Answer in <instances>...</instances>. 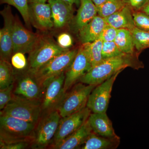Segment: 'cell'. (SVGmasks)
I'll return each instance as SVG.
<instances>
[{
	"instance_id": "6da1fadb",
	"label": "cell",
	"mask_w": 149,
	"mask_h": 149,
	"mask_svg": "<svg viewBox=\"0 0 149 149\" xmlns=\"http://www.w3.org/2000/svg\"><path fill=\"white\" fill-rule=\"evenodd\" d=\"M127 67L139 69L143 68L144 65L139 60L138 55L125 54L105 59L92 67L80 79L79 82L86 85H97Z\"/></svg>"
},
{
	"instance_id": "7a4b0ae2",
	"label": "cell",
	"mask_w": 149,
	"mask_h": 149,
	"mask_svg": "<svg viewBox=\"0 0 149 149\" xmlns=\"http://www.w3.org/2000/svg\"><path fill=\"white\" fill-rule=\"evenodd\" d=\"M37 123L0 115V143H31Z\"/></svg>"
},
{
	"instance_id": "3957f363",
	"label": "cell",
	"mask_w": 149,
	"mask_h": 149,
	"mask_svg": "<svg viewBox=\"0 0 149 149\" xmlns=\"http://www.w3.org/2000/svg\"><path fill=\"white\" fill-rule=\"evenodd\" d=\"M13 95L28 100L41 103L45 87L35 73L25 69L15 70Z\"/></svg>"
},
{
	"instance_id": "277c9868",
	"label": "cell",
	"mask_w": 149,
	"mask_h": 149,
	"mask_svg": "<svg viewBox=\"0 0 149 149\" xmlns=\"http://www.w3.org/2000/svg\"><path fill=\"white\" fill-rule=\"evenodd\" d=\"M68 49L61 47L52 37L41 35L35 48L29 54L26 69L35 72L52 59Z\"/></svg>"
},
{
	"instance_id": "5b68a950",
	"label": "cell",
	"mask_w": 149,
	"mask_h": 149,
	"mask_svg": "<svg viewBox=\"0 0 149 149\" xmlns=\"http://www.w3.org/2000/svg\"><path fill=\"white\" fill-rule=\"evenodd\" d=\"M61 118L57 110L43 115L37 123L30 148L44 149L49 148L55 136Z\"/></svg>"
},
{
	"instance_id": "8992f818",
	"label": "cell",
	"mask_w": 149,
	"mask_h": 149,
	"mask_svg": "<svg viewBox=\"0 0 149 149\" xmlns=\"http://www.w3.org/2000/svg\"><path fill=\"white\" fill-rule=\"evenodd\" d=\"M96 86L79 82L67 92L57 109L61 117H65L86 107L89 96Z\"/></svg>"
},
{
	"instance_id": "52a82bcc",
	"label": "cell",
	"mask_w": 149,
	"mask_h": 149,
	"mask_svg": "<svg viewBox=\"0 0 149 149\" xmlns=\"http://www.w3.org/2000/svg\"><path fill=\"white\" fill-rule=\"evenodd\" d=\"M0 115L37 123L42 116V111L41 103L31 101L13 95L11 100L1 110Z\"/></svg>"
},
{
	"instance_id": "ba28073f",
	"label": "cell",
	"mask_w": 149,
	"mask_h": 149,
	"mask_svg": "<svg viewBox=\"0 0 149 149\" xmlns=\"http://www.w3.org/2000/svg\"><path fill=\"white\" fill-rule=\"evenodd\" d=\"M78 50V48L68 49L52 59L33 73L44 85L47 80L65 72L72 64Z\"/></svg>"
},
{
	"instance_id": "9c48e42d",
	"label": "cell",
	"mask_w": 149,
	"mask_h": 149,
	"mask_svg": "<svg viewBox=\"0 0 149 149\" xmlns=\"http://www.w3.org/2000/svg\"><path fill=\"white\" fill-rule=\"evenodd\" d=\"M65 78V72H63L44 83L45 89L41 101L42 116L57 109L66 93L64 90Z\"/></svg>"
},
{
	"instance_id": "30bf717a",
	"label": "cell",
	"mask_w": 149,
	"mask_h": 149,
	"mask_svg": "<svg viewBox=\"0 0 149 149\" xmlns=\"http://www.w3.org/2000/svg\"><path fill=\"white\" fill-rule=\"evenodd\" d=\"M90 58L85 44L78 47V50L69 68L65 72L64 90L66 93L92 68Z\"/></svg>"
},
{
	"instance_id": "8fae6325",
	"label": "cell",
	"mask_w": 149,
	"mask_h": 149,
	"mask_svg": "<svg viewBox=\"0 0 149 149\" xmlns=\"http://www.w3.org/2000/svg\"><path fill=\"white\" fill-rule=\"evenodd\" d=\"M120 71L104 82L97 85L88 98L87 107L92 113H106L109 104L113 86Z\"/></svg>"
},
{
	"instance_id": "7c38bea8",
	"label": "cell",
	"mask_w": 149,
	"mask_h": 149,
	"mask_svg": "<svg viewBox=\"0 0 149 149\" xmlns=\"http://www.w3.org/2000/svg\"><path fill=\"white\" fill-rule=\"evenodd\" d=\"M87 107L72 114L61 117L55 136L50 148L62 142L80 128L88 119L91 113Z\"/></svg>"
},
{
	"instance_id": "4fadbf2b",
	"label": "cell",
	"mask_w": 149,
	"mask_h": 149,
	"mask_svg": "<svg viewBox=\"0 0 149 149\" xmlns=\"http://www.w3.org/2000/svg\"><path fill=\"white\" fill-rule=\"evenodd\" d=\"M41 35L24 27L18 17H15L12 36L13 54L18 52L24 54L30 53L37 45Z\"/></svg>"
},
{
	"instance_id": "5bb4252c",
	"label": "cell",
	"mask_w": 149,
	"mask_h": 149,
	"mask_svg": "<svg viewBox=\"0 0 149 149\" xmlns=\"http://www.w3.org/2000/svg\"><path fill=\"white\" fill-rule=\"evenodd\" d=\"M4 19L3 27L0 30V56L1 60L10 62L13 54L12 36L14 17L10 6L7 5L1 11Z\"/></svg>"
},
{
	"instance_id": "9a60e30c",
	"label": "cell",
	"mask_w": 149,
	"mask_h": 149,
	"mask_svg": "<svg viewBox=\"0 0 149 149\" xmlns=\"http://www.w3.org/2000/svg\"><path fill=\"white\" fill-rule=\"evenodd\" d=\"M28 12L30 23L36 29L46 32L54 27L52 10L49 3H29Z\"/></svg>"
},
{
	"instance_id": "2e32d148",
	"label": "cell",
	"mask_w": 149,
	"mask_h": 149,
	"mask_svg": "<svg viewBox=\"0 0 149 149\" xmlns=\"http://www.w3.org/2000/svg\"><path fill=\"white\" fill-rule=\"evenodd\" d=\"M54 28L61 29L70 24L73 18V5L61 0H48Z\"/></svg>"
},
{
	"instance_id": "e0dca14e",
	"label": "cell",
	"mask_w": 149,
	"mask_h": 149,
	"mask_svg": "<svg viewBox=\"0 0 149 149\" xmlns=\"http://www.w3.org/2000/svg\"><path fill=\"white\" fill-rule=\"evenodd\" d=\"M88 120L93 132L99 136L109 139L120 138L116 134L111 121L106 112H91Z\"/></svg>"
},
{
	"instance_id": "ac0fdd59",
	"label": "cell",
	"mask_w": 149,
	"mask_h": 149,
	"mask_svg": "<svg viewBox=\"0 0 149 149\" xmlns=\"http://www.w3.org/2000/svg\"><path fill=\"white\" fill-rule=\"evenodd\" d=\"M77 14L71 21V27L78 32L98 15L97 8L92 0H80Z\"/></svg>"
},
{
	"instance_id": "d6986e66",
	"label": "cell",
	"mask_w": 149,
	"mask_h": 149,
	"mask_svg": "<svg viewBox=\"0 0 149 149\" xmlns=\"http://www.w3.org/2000/svg\"><path fill=\"white\" fill-rule=\"evenodd\" d=\"M93 132L88 119L80 128L52 149H75L80 147Z\"/></svg>"
},
{
	"instance_id": "ffe728a7",
	"label": "cell",
	"mask_w": 149,
	"mask_h": 149,
	"mask_svg": "<svg viewBox=\"0 0 149 149\" xmlns=\"http://www.w3.org/2000/svg\"><path fill=\"white\" fill-rule=\"evenodd\" d=\"M107 24L105 18L97 15L78 32L80 42L91 43L98 39Z\"/></svg>"
},
{
	"instance_id": "44dd1931",
	"label": "cell",
	"mask_w": 149,
	"mask_h": 149,
	"mask_svg": "<svg viewBox=\"0 0 149 149\" xmlns=\"http://www.w3.org/2000/svg\"><path fill=\"white\" fill-rule=\"evenodd\" d=\"M133 12L131 9L125 6L105 19L107 24L116 29L131 30L136 27L133 18Z\"/></svg>"
},
{
	"instance_id": "7402d4cb",
	"label": "cell",
	"mask_w": 149,
	"mask_h": 149,
	"mask_svg": "<svg viewBox=\"0 0 149 149\" xmlns=\"http://www.w3.org/2000/svg\"><path fill=\"white\" fill-rule=\"evenodd\" d=\"M120 143V138H105L99 136L93 131L80 149H114L117 148Z\"/></svg>"
},
{
	"instance_id": "603a6c76",
	"label": "cell",
	"mask_w": 149,
	"mask_h": 149,
	"mask_svg": "<svg viewBox=\"0 0 149 149\" xmlns=\"http://www.w3.org/2000/svg\"><path fill=\"white\" fill-rule=\"evenodd\" d=\"M114 42L123 53L126 54H135L134 40L130 30L125 29H118Z\"/></svg>"
},
{
	"instance_id": "cb8c5ba5",
	"label": "cell",
	"mask_w": 149,
	"mask_h": 149,
	"mask_svg": "<svg viewBox=\"0 0 149 149\" xmlns=\"http://www.w3.org/2000/svg\"><path fill=\"white\" fill-rule=\"evenodd\" d=\"M15 74L10 62L0 61V90L4 89L14 83Z\"/></svg>"
},
{
	"instance_id": "d4e9b609",
	"label": "cell",
	"mask_w": 149,
	"mask_h": 149,
	"mask_svg": "<svg viewBox=\"0 0 149 149\" xmlns=\"http://www.w3.org/2000/svg\"><path fill=\"white\" fill-rule=\"evenodd\" d=\"M103 44V41L100 38L92 42L85 44L92 67L104 60L102 55Z\"/></svg>"
},
{
	"instance_id": "484cf974",
	"label": "cell",
	"mask_w": 149,
	"mask_h": 149,
	"mask_svg": "<svg viewBox=\"0 0 149 149\" xmlns=\"http://www.w3.org/2000/svg\"><path fill=\"white\" fill-rule=\"evenodd\" d=\"M125 6L123 0H106L97 7L98 15L107 18Z\"/></svg>"
},
{
	"instance_id": "4316f807",
	"label": "cell",
	"mask_w": 149,
	"mask_h": 149,
	"mask_svg": "<svg viewBox=\"0 0 149 149\" xmlns=\"http://www.w3.org/2000/svg\"><path fill=\"white\" fill-rule=\"evenodd\" d=\"M130 31L134 40L135 49L138 52L149 48V32L141 30L136 27Z\"/></svg>"
},
{
	"instance_id": "83f0119b",
	"label": "cell",
	"mask_w": 149,
	"mask_h": 149,
	"mask_svg": "<svg viewBox=\"0 0 149 149\" xmlns=\"http://www.w3.org/2000/svg\"><path fill=\"white\" fill-rule=\"evenodd\" d=\"M1 4H6L14 7L20 13L25 24L30 29L31 23L28 12V0H0Z\"/></svg>"
},
{
	"instance_id": "f1b7e54d",
	"label": "cell",
	"mask_w": 149,
	"mask_h": 149,
	"mask_svg": "<svg viewBox=\"0 0 149 149\" xmlns=\"http://www.w3.org/2000/svg\"><path fill=\"white\" fill-rule=\"evenodd\" d=\"M119 49L114 41L103 42L102 55L104 59L125 55Z\"/></svg>"
},
{
	"instance_id": "f546056e",
	"label": "cell",
	"mask_w": 149,
	"mask_h": 149,
	"mask_svg": "<svg viewBox=\"0 0 149 149\" xmlns=\"http://www.w3.org/2000/svg\"><path fill=\"white\" fill-rule=\"evenodd\" d=\"M135 26L139 29L149 32V15L142 11H133Z\"/></svg>"
},
{
	"instance_id": "4dcf8cb0",
	"label": "cell",
	"mask_w": 149,
	"mask_h": 149,
	"mask_svg": "<svg viewBox=\"0 0 149 149\" xmlns=\"http://www.w3.org/2000/svg\"><path fill=\"white\" fill-rule=\"evenodd\" d=\"M24 54L22 53L18 52L13 54L12 56L11 63L15 70H21L27 68L28 61Z\"/></svg>"
},
{
	"instance_id": "1f68e13d",
	"label": "cell",
	"mask_w": 149,
	"mask_h": 149,
	"mask_svg": "<svg viewBox=\"0 0 149 149\" xmlns=\"http://www.w3.org/2000/svg\"><path fill=\"white\" fill-rule=\"evenodd\" d=\"M14 83L4 89L0 90V109L5 107L11 100L13 96Z\"/></svg>"
},
{
	"instance_id": "d6a6232c",
	"label": "cell",
	"mask_w": 149,
	"mask_h": 149,
	"mask_svg": "<svg viewBox=\"0 0 149 149\" xmlns=\"http://www.w3.org/2000/svg\"><path fill=\"white\" fill-rule=\"evenodd\" d=\"M118 29L107 24L104 27L99 38L103 42L114 41L117 35Z\"/></svg>"
},
{
	"instance_id": "836d02e7",
	"label": "cell",
	"mask_w": 149,
	"mask_h": 149,
	"mask_svg": "<svg viewBox=\"0 0 149 149\" xmlns=\"http://www.w3.org/2000/svg\"><path fill=\"white\" fill-rule=\"evenodd\" d=\"M57 42L59 45L65 49H69L72 45L73 40L71 35L68 33H62L58 36Z\"/></svg>"
},
{
	"instance_id": "e575fe53",
	"label": "cell",
	"mask_w": 149,
	"mask_h": 149,
	"mask_svg": "<svg viewBox=\"0 0 149 149\" xmlns=\"http://www.w3.org/2000/svg\"><path fill=\"white\" fill-rule=\"evenodd\" d=\"M149 0H123L125 6L133 11H141Z\"/></svg>"
},
{
	"instance_id": "d590c367",
	"label": "cell",
	"mask_w": 149,
	"mask_h": 149,
	"mask_svg": "<svg viewBox=\"0 0 149 149\" xmlns=\"http://www.w3.org/2000/svg\"><path fill=\"white\" fill-rule=\"evenodd\" d=\"M31 143L29 142H19L12 143H0L1 149H23L30 148Z\"/></svg>"
},
{
	"instance_id": "8d00e7d4",
	"label": "cell",
	"mask_w": 149,
	"mask_h": 149,
	"mask_svg": "<svg viewBox=\"0 0 149 149\" xmlns=\"http://www.w3.org/2000/svg\"><path fill=\"white\" fill-rule=\"evenodd\" d=\"M61 1H63L65 2L68 3L72 5H78L80 4V0H61Z\"/></svg>"
},
{
	"instance_id": "74e56055",
	"label": "cell",
	"mask_w": 149,
	"mask_h": 149,
	"mask_svg": "<svg viewBox=\"0 0 149 149\" xmlns=\"http://www.w3.org/2000/svg\"><path fill=\"white\" fill-rule=\"evenodd\" d=\"M141 11L146 13L148 14L149 15V0L147 2L146 5L144 6L143 7Z\"/></svg>"
},
{
	"instance_id": "f35d334b",
	"label": "cell",
	"mask_w": 149,
	"mask_h": 149,
	"mask_svg": "<svg viewBox=\"0 0 149 149\" xmlns=\"http://www.w3.org/2000/svg\"><path fill=\"white\" fill-rule=\"evenodd\" d=\"M106 0H92V1L95 4L97 8L101 5Z\"/></svg>"
},
{
	"instance_id": "ab89813d",
	"label": "cell",
	"mask_w": 149,
	"mask_h": 149,
	"mask_svg": "<svg viewBox=\"0 0 149 149\" xmlns=\"http://www.w3.org/2000/svg\"><path fill=\"white\" fill-rule=\"evenodd\" d=\"M48 0H28V3H46Z\"/></svg>"
}]
</instances>
